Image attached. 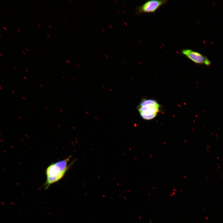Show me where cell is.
Segmentation results:
<instances>
[{"mask_svg": "<svg viewBox=\"0 0 223 223\" xmlns=\"http://www.w3.org/2000/svg\"><path fill=\"white\" fill-rule=\"evenodd\" d=\"M181 53L196 64L207 66L210 65L211 64V61L207 57L191 49H182Z\"/></svg>", "mask_w": 223, "mask_h": 223, "instance_id": "4", "label": "cell"}, {"mask_svg": "<svg viewBox=\"0 0 223 223\" xmlns=\"http://www.w3.org/2000/svg\"><path fill=\"white\" fill-rule=\"evenodd\" d=\"M167 0H152L146 1L136 9L137 14L154 13L160 7L167 3Z\"/></svg>", "mask_w": 223, "mask_h": 223, "instance_id": "3", "label": "cell"}, {"mask_svg": "<svg viewBox=\"0 0 223 223\" xmlns=\"http://www.w3.org/2000/svg\"><path fill=\"white\" fill-rule=\"evenodd\" d=\"M105 56L107 58H108V56L107 55H105Z\"/></svg>", "mask_w": 223, "mask_h": 223, "instance_id": "15", "label": "cell"}, {"mask_svg": "<svg viewBox=\"0 0 223 223\" xmlns=\"http://www.w3.org/2000/svg\"><path fill=\"white\" fill-rule=\"evenodd\" d=\"M59 111L62 112H63V111L61 109H59Z\"/></svg>", "mask_w": 223, "mask_h": 223, "instance_id": "13", "label": "cell"}, {"mask_svg": "<svg viewBox=\"0 0 223 223\" xmlns=\"http://www.w3.org/2000/svg\"><path fill=\"white\" fill-rule=\"evenodd\" d=\"M23 78H24L25 79V80H27V78L26 77H25V76H23Z\"/></svg>", "mask_w": 223, "mask_h": 223, "instance_id": "6", "label": "cell"}, {"mask_svg": "<svg viewBox=\"0 0 223 223\" xmlns=\"http://www.w3.org/2000/svg\"><path fill=\"white\" fill-rule=\"evenodd\" d=\"M30 109L32 110H34V109L33 108L31 107Z\"/></svg>", "mask_w": 223, "mask_h": 223, "instance_id": "24", "label": "cell"}, {"mask_svg": "<svg viewBox=\"0 0 223 223\" xmlns=\"http://www.w3.org/2000/svg\"><path fill=\"white\" fill-rule=\"evenodd\" d=\"M62 77L64 79H65V77H64V76H62Z\"/></svg>", "mask_w": 223, "mask_h": 223, "instance_id": "22", "label": "cell"}, {"mask_svg": "<svg viewBox=\"0 0 223 223\" xmlns=\"http://www.w3.org/2000/svg\"><path fill=\"white\" fill-rule=\"evenodd\" d=\"M37 25L39 27V28H41V27L39 25L37 24Z\"/></svg>", "mask_w": 223, "mask_h": 223, "instance_id": "18", "label": "cell"}, {"mask_svg": "<svg viewBox=\"0 0 223 223\" xmlns=\"http://www.w3.org/2000/svg\"><path fill=\"white\" fill-rule=\"evenodd\" d=\"M41 5L43 7H44V6H43V4H42Z\"/></svg>", "mask_w": 223, "mask_h": 223, "instance_id": "39", "label": "cell"}, {"mask_svg": "<svg viewBox=\"0 0 223 223\" xmlns=\"http://www.w3.org/2000/svg\"><path fill=\"white\" fill-rule=\"evenodd\" d=\"M22 53H23L24 55H25V53L23 51H22Z\"/></svg>", "mask_w": 223, "mask_h": 223, "instance_id": "32", "label": "cell"}, {"mask_svg": "<svg viewBox=\"0 0 223 223\" xmlns=\"http://www.w3.org/2000/svg\"><path fill=\"white\" fill-rule=\"evenodd\" d=\"M48 26H49V27L51 28H52V27H51V26L50 25H48Z\"/></svg>", "mask_w": 223, "mask_h": 223, "instance_id": "25", "label": "cell"}, {"mask_svg": "<svg viewBox=\"0 0 223 223\" xmlns=\"http://www.w3.org/2000/svg\"><path fill=\"white\" fill-rule=\"evenodd\" d=\"M109 27H110V28H112V25H109Z\"/></svg>", "mask_w": 223, "mask_h": 223, "instance_id": "7", "label": "cell"}, {"mask_svg": "<svg viewBox=\"0 0 223 223\" xmlns=\"http://www.w3.org/2000/svg\"><path fill=\"white\" fill-rule=\"evenodd\" d=\"M84 4L85 6L86 7H87V5L86 4L84 3Z\"/></svg>", "mask_w": 223, "mask_h": 223, "instance_id": "17", "label": "cell"}, {"mask_svg": "<svg viewBox=\"0 0 223 223\" xmlns=\"http://www.w3.org/2000/svg\"><path fill=\"white\" fill-rule=\"evenodd\" d=\"M11 37H13L14 38H15L12 35H11Z\"/></svg>", "mask_w": 223, "mask_h": 223, "instance_id": "31", "label": "cell"}, {"mask_svg": "<svg viewBox=\"0 0 223 223\" xmlns=\"http://www.w3.org/2000/svg\"><path fill=\"white\" fill-rule=\"evenodd\" d=\"M16 29H17V30L19 32H20V30H19L18 28H16Z\"/></svg>", "mask_w": 223, "mask_h": 223, "instance_id": "20", "label": "cell"}, {"mask_svg": "<svg viewBox=\"0 0 223 223\" xmlns=\"http://www.w3.org/2000/svg\"><path fill=\"white\" fill-rule=\"evenodd\" d=\"M24 70H25V71H26L27 72H28V70L27 69H25Z\"/></svg>", "mask_w": 223, "mask_h": 223, "instance_id": "12", "label": "cell"}, {"mask_svg": "<svg viewBox=\"0 0 223 223\" xmlns=\"http://www.w3.org/2000/svg\"><path fill=\"white\" fill-rule=\"evenodd\" d=\"M36 19L38 21H39V20H38V19L37 18H36Z\"/></svg>", "mask_w": 223, "mask_h": 223, "instance_id": "35", "label": "cell"}, {"mask_svg": "<svg viewBox=\"0 0 223 223\" xmlns=\"http://www.w3.org/2000/svg\"><path fill=\"white\" fill-rule=\"evenodd\" d=\"M85 112L86 113H87V114H89V113L88 112H87L85 111Z\"/></svg>", "mask_w": 223, "mask_h": 223, "instance_id": "29", "label": "cell"}, {"mask_svg": "<svg viewBox=\"0 0 223 223\" xmlns=\"http://www.w3.org/2000/svg\"><path fill=\"white\" fill-rule=\"evenodd\" d=\"M77 66L79 68L80 67V66L78 65V64H77Z\"/></svg>", "mask_w": 223, "mask_h": 223, "instance_id": "30", "label": "cell"}, {"mask_svg": "<svg viewBox=\"0 0 223 223\" xmlns=\"http://www.w3.org/2000/svg\"><path fill=\"white\" fill-rule=\"evenodd\" d=\"M0 85H1V86L2 85V84H1V83H0Z\"/></svg>", "mask_w": 223, "mask_h": 223, "instance_id": "46", "label": "cell"}, {"mask_svg": "<svg viewBox=\"0 0 223 223\" xmlns=\"http://www.w3.org/2000/svg\"><path fill=\"white\" fill-rule=\"evenodd\" d=\"M42 53L44 55H45L44 53L43 52H42Z\"/></svg>", "mask_w": 223, "mask_h": 223, "instance_id": "37", "label": "cell"}, {"mask_svg": "<svg viewBox=\"0 0 223 223\" xmlns=\"http://www.w3.org/2000/svg\"><path fill=\"white\" fill-rule=\"evenodd\" d=\"M25 49L27 51H28V49H27V48H25Z\"/></svg>", "mask_w": 223, "mask_h": 223, "instance_id": "21", "label": "cell"}, {"mask_svg": "<svg viewBox=\"0 0 223 223\" xmlns=\"http://www.w3.org/2000/svg\"><path fill=\"white\" fill-rule=\"evenodd\" d=\"M13 67L15 70H16V69H17V68H16V67H15V66H13Z\"/></svg>", "mask_w": 223, "mask_h": 223, "instance_id": "11", "label": "cell"}, {"mask_svg": "<svg viewBox=\"0 0 223 223\" xmlns=\"http://www.w3.org/2000/svg\"><path fill=\"white\" fill-rule=\"evenodd\" d=\"M0 89L1 90H2V87H1V86H0Z\"/></svg>", "mask_w": 223, "mask_h": 223, "instance_id": "26", "label": "cell"}, {"mask_svg": "<svg viewBox=\"0 0 223 223\" xmlns=\"http://www.w3.org/2000/svg\"><path fill=\"white\" fill-rule=\"evenodd\" d=\"M57 52L59 53V52L58 51H57Z\"/></svg>", "mask_w": 223, "mask_h": 223, "instance_id": "45", "label": "cell"}, {"mask_svg": "<svg viewBox=\"0 0 223 223\" xmlns=\"http://www.w3.org/2000/svg\"><path fill=\"white\" fill-rule=\"evenodd\" d=\"M69 1H70V2H72V1L71 0H69Z\"/></svg>", "mask_w": 223, "mask_h": 223, "instance_id": "40", "label": "cell"}, {"mask_svg": "<svg viewBox=\"0 0 223 223\" xmlns=\"http://www.w3.org/2000/svg\"><path fill=\"white\" fill-rule=\"evenodd\" d=\"M110 90H111V91H112V92H113V91H112V90H111V89H110Z\"/></svg>", "mask_w": 223, "mask_h": 223, "instance_id": "34", "label": "cell"}, {"mask_svg": "<svg viewBox=\"0 0 223 223\" xmlns=\"http://www.w3.org/2000/svg\"><path fill=\"white\" fill-rule=\"evenodd\" d=\"M102 31L103 32V33H105V31L104 29H102Z\"/></svg>", "mask_w": 223, "mask_h": 223, "instance_id": "14", "label": "cell"}, {"mask_svg": "<svg viewBox=\"0 0 223 223\" xmlns=\"http://www.w3.org/2000/svg\"><path fill=\"white\" fill-rule=\"evenodd\" d=\"M71 157L70 155L66 158L49 164L45 170L46 180L42 187L47 190L51 185L61 180L70 168L74 161L69 164Z\"/></svg>", "mask_w": 223, "mask_h": 223, "instance_id": "1", "label": "cell"}, {"mask_svg": "<svg viewBox=\"0 0 223 223\" xmlns=\"http://www.w3.org/2000/svg\"><path fill=\"white\" fill-rule=\"evenodd\" d=\"M53 74L55 75H56V74L54 73H53Z\"/></svg>", "mask_w": 223, "mask_h": 223, "instance_id": "42", "label": "cell"}, {"mask_svg": "<svg viewBox=\"0 0 223 223\" xmlns=\"http://www.w3.org/2000/svg\"><path fill=\"white\" fill-rule=\"evenodd\" d=\"M44 108L46 110H48V109L47 108H46V107H45Z\"/></svg>", "mask_w": 223, "mask_h": 223, "instance_id": "16", "label": "cell"}, {"mask_svg": "<svg viewBox=\"0 0 223 223\" xmlns=\"http://www.w3.org/2000/svg\"><path fill=\"white\" fill-rule=\"evenodd\" d=\"M46 35L49 37H50V36L48 34H47Z\"/></svg>", "mask_w": 223, "mask_h": 223, "instance_id": "23", "label": "cell"}, {"mask_svg": "<svg viewBox=\"0 0 223 223\" xmlns=\"http://www.w3.org/2000/svg\"><path fill=\"white\" fill-rule=\"evenodd\" d=\"M39 85H40V86L41 87H43V85H42V84H39Z\"/></svg>", "mask_w": 223, "mask_h": 223, "instance_id": "8", "label": "cell"}, {"mask_svg": "<svg viewBox=\"0 0 223 223\" xmlns=\"http://www.w3.org/2000/svg\"><path fill=\"white\" fill-rule=\"evenodd\" d=\"M73 80H75V81H76V80H75L76 79H75V78H73Z\"/></svg>", "mask_w": 223, "mask_h": 223, "instance_id": "33", "label": "cell"}, {"mask_svg": "<svg viewBox=\"0 0 223 223\" xmlns=\"http://www.w3.org/2000/svg\"><path fill=\"white\" fill-rule=\"evenodd\" d=\"M18 117L20 119H21V117H20V116H18Z\"/></svg>", "mask_w": 223, "mask_h": 223, "instance_id": "27", "label": "cell"}, {"mask_svg": "<svg viewBox=\"0 0 223 223\" xmlns=\"http://www.w3.org/2000/svg\"><path fill=\"white\" fill-rule=\"evenodd\" d=\"M0 35L2 37V36L1 35V34H0Z\"/></svg>", "mask_w": 223, "mask_h": 223, "instance_id": "44", "label": "cell"}, {"mask_svg": "<svg viewBox=\"0 0 223 223\" xmlns=\"http://www.w3.org/2000/svg\"><path fill=\"white\" fill-rule=\"evenodd\" d=\"M114 1L116 2H117V1L116 0H114Z\"/></svg>", "mask_w": 223, "mask_h": 223, "instance_id": "41", "label": "cell"}, {"mask_svg": "<svg viewBox=\"0 0 223 223\" xmlns=\"http://www.w3.org/2000/svg\"><path fill=\"white\" fill-rule=\"evenodd\" d=\"M160 109V106L155 100L143 99L139 103L137 109L142 118L150 120L155 118Z\"/></svg>", "mask_w": 223, "mask_h": 223, "instance_id": "2", "label": "cell"}, {"mask_svg": "<svg viewBox=\"0 0 223 223\" xmlns=\"http://www.w3.org/2000/svg\"><path fill=\"white\" fill-rule=\"evenodd\" d=\"M22 98H23V99H24V100H26L25 98L24 97H22Z\"/></svg>", "mask_w": 223, "mask_h": 223, "instance_id": "10", "label": "cell"}, {"mask_svg": "<svg viewBox=\"0 0 223 223\" xmlns=\"http://www.w3.org/2000/svg\"><path fill=\"white\" fill-rule=\"evenodd\" d=\"M3 28H4L5 30H7V29H6V28L5 27H3Z\"/></svg>", "mask_w": 223, "mask_h": 223, "instance_id": "19", "label": "cell"}, {"mask_svg": "<svg viewBox=\"0 0 223 223\" xmlns=\"http://www.w3.org/2000/svg\"><path fill=\"white\" fill-rule=\"evenodd\" d=\"M63 20H64L65 21V22L66 23V21L65 20H64V19H63Z\"/></svg>", "mask_w": 223, "mask_h": 223, "instance_id": "43", "label": "cell"}, {"mask_svg": "<svg viewBox=\"0 0 223 223\" xmlns=\"http://www.w3.org/2000/svg\"><path fill=\"white\" fill-rule=\"evenodd\" d=\"M66 62L68 63H71V62L70 61L66 60Z\"/></svg>", "mask_w": 223, "mask_h": 223, "instance_id": "5", "label": "cell"}, {"mask_svg": "<svg viewBox=\"0 0 223 223\" xmlns=\"http://www.w3.org/2000/svg\"><path fill=\"white\" fill-rule=\"evenodd\" d=\"M1 80L2 81H3V82H4V81L3 80H2V79H1Z\"/></svg>", "mask_w": 223, "mask_h": 223, "instance_id": "36", "label": "cell"}, {"mask_svg": "<svg viewBox=\"0 0 223 223\" xmlns=\"http://www.w3.org/2000/svg\"><path fill=\"white\" fill-rule=\"evenodd\" d=\"M8 11L11 14V12L10 11L8 10Z\"/></svg>", "mask_w": 223, "mask_h": 223, "instance_id": "28", "label": "cell"}, {"mask_svg": "<svg viewBox=\"0 0 223 223\" xmlns=\"http://www.w3.org/2000/svg\"><path fill=\"white\" fill-rule=\"evenodd\" d=\"M11 91L12 92V93H14V94H15V92L14 90H12Z\"/></svg>", "mask_w": 223, "mask_h": 223, "instance_id": "9", "label": "cell"}, {"mask_svg": "<svg viewBox=\"0 0 223 223\" xmlns=\"http://www.w3.org/2000/svg\"><path fill=\"white\" fill-rule=\"evenodd\" d=\"M0 55L1 56H2V55H1V53H0Z\"/></svg>", "mask_w": 223, "mask_h": 223, "instance_id": "38", "label": "cell"}]
</instances>
